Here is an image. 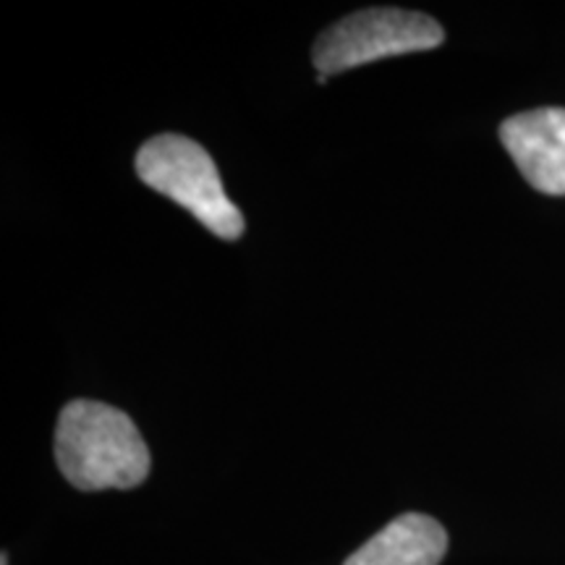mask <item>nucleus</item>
<instances>
[{
	"instance_id": "1",
	"label": "nucleus",
	"mask_w": 565,
	"mask_h": 565,
	"mask_svg": "<svg viewBox=\"0 0 565 565\" xmlns=\"http://www.w3.org/2000/svg\"><path fill=\"white\" fill-rule=\"evenodd\" d=\"M55 461L76 490H131L150 475V448L121 408L71 401L58 416Z\"/></svg>"
},
{
	"instance_id": "2",
	"label": "nucleus",
	"mask_w": 565,
	"mask_h": 565,
	"mask_svg": "<svg viewBox=\"0 0 565 565\" xmlns=\"http://www.w3.org/2000/svg\"><path fill=\"white\" fill-rule=\"evenodd\" d=\"M137 173L147 186L186 207L204 228L225 242L244 236V215L228 200L221 171L202 145L181 134H160L141 145Z\"/></svg>"
},
{
	"instance_id": "3",
	"label": "nucleus",
	"mask_w": 565,
	"mask_h": 565,
	"mask_svg": "<svg viewBox=\"0 0 565 565\" xmlns=\"http://www.w3.org/2000/svg\"><path fill=\"white\" fill-rule=\"evenodd\" d=\"M445 32L433 17L404 9H366L328 26L315 42V68L322 76L393 58V55L433 51Z\"/></svg>"
},
{
	"instance_id": "6",
	"label": "nucleus",
	"mask_w": 565,
	"mask_h": 565,
	"mask_svg": "<svg viewBox=\"0 0 565 565\" xmlns=\"http://www.w3.org/2000/svg\"><path fill=\"white\" fill-rule=\"evenodd\" d=\"M0 565H9V557H6V555L0 557Z\"/></svg>"
},
{
	"instance_id": "4",
	"label": "nucleus",
	"mask_w": 565,
	"mask_h": 565,
	"mask_svg": "<svg viewBox=\"0 0 565 565\" xmlns=\"http://www.w3.org/2000/svg\"><path fill=\"white\" fill-rule=\"evenodd\" d=\"M500 141L536 192L565 196V108L511 116L500 126Z\"/></svg>"
},
{
	"instance_id": "5",
	"label": "nucleus",
	"mask_w": 565,
	"mask_h": 565,
	"mask_svg": "<svg viewBox=\"0 0 565 565\" xmlns=\"http://www.w3.org/2000/svg\"><path fill=\"white\" fill-rule=\"evenodd\" d=\"M448 534L435 519L404 513L359 547L343 565H440Z\"/></svg>"
}]
</instances>
